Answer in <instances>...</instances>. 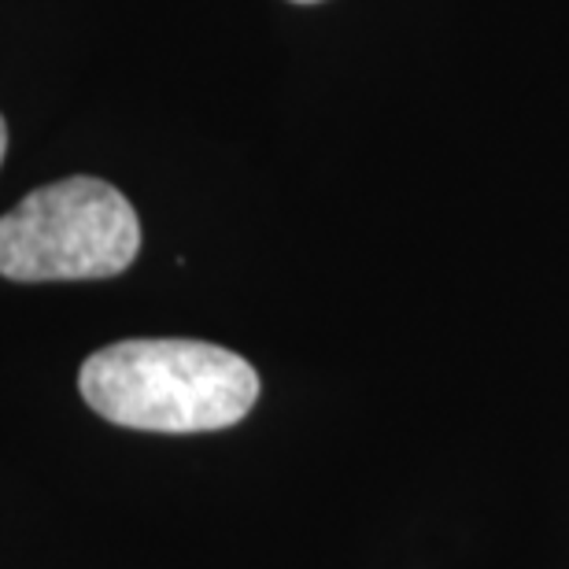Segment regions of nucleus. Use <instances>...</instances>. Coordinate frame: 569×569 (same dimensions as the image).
Wrapping results in <instances>:
<instances>
[{
	"label": "nucleus",
	"mask_w": 569,
	"mask_h": 569,
	"mask_svg": "<svg viewBox=\"0 0 569 569\" xmlns=\"http://www.w3.org/2000/svg\"><path fill=\"white\" fill-rule=\"evenodd\" d=\"M138 252V211L100 178L41 186L0 219V274L11 281L116 278Z\"/></svg>",
	"instance_id": "nucleus-2"
},
{
	"label": "nucleus",
	"mask_w": 569,
	"mask_h": 569,
	"mask_svg": "<svg viewBox=\"0 0 569 569\" xmlns=\"http://www.w3.org/2000/svg\"><path fill=\"white\" fill-rule=\"evenodd\" d=\"M4 152H8V127H4V119H0V163H4Z\"/></svg>",
	"instance_id": "nucleus-3"
},
{
	"label": "nucleus",
	"mask_w": 569,
	"mask_h": 569,
	"mask_svg": "<svg viewBox=\"0 0 569 569\" xmlns=\"http://www.w3.org/2000/svg\"><path fill=\"white\" fill-rule=\"evenodd\" d=\"M296 4H318V0H296Z\"/></svg>",
	"instance_id": "nucleus-4"
},
{
	"label": "nucleus",
	"mask_w": 569,
	"mask_h": 569,
	"mask_svg": "<svg viewBox=\"0 0 569 569\" xmlns=\"http://www.w3.org/2000/svg\"><path fill=\"white\" fill-rule=\"evenodd\" d=\"M78 389L116 426L211 432L237 426L252 411L259 373L237 351L208 340H119L82 362Z\"/></svg>",
	"instance_id": "nucleus-1"
}]
</instances>
